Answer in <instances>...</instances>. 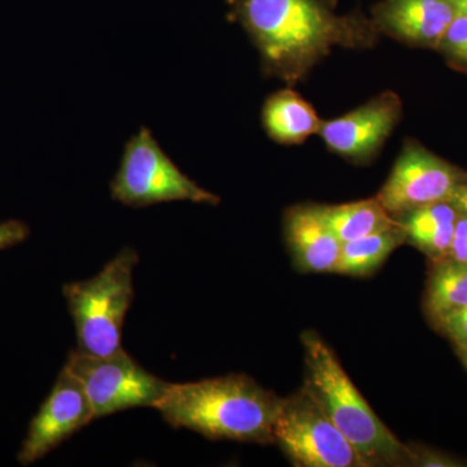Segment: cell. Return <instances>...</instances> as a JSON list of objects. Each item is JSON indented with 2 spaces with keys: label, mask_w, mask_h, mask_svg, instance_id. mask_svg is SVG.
I'll list each match as a JSON object with an SVG mask.
<instances>
[{
  "label": "cell",
  "mask_w": 467,
  "mask_h": 467,
  "mask_svg": "<svg viewBox=\"0 0 467 467\" xmlns=\"http://www.w3.org/2000/svg\"><path fill=\"white\" fill-rule=\"evenodd\" d=\"M467 306V264L436 261L427 281L423 308L432 324Z\"/></svg>",
  "instance_id": "e0dca14e"
},
{
  "label": "cell",
  "mask_w": 467,
  "mask_h": 467,
  "mask_svg": "<svg viewBox=\"0 0 467 467\" xmlns=\"http://www.w3.org/2000/svg\"><path fill=\"white\" fill-rule=\"evenodd\" d=\"M448 259L467 264V216L461 213L454 226L453 241Z\"/></svg>",
  "instance_id": "44dd1931"
},
{
  "label": "cell",
  "mask_w": 467,
  "mask_h": 467,
  "mask_svg": "<svg viewBox=\"0 0 467 467\" xmlns=\"http://www.w3.org/2000/svg\"><path fill=\"white\" fill-rule=\"evenodd\" d=\"M435 50L441 52L448 66L467 73V15L457 12Z\"/></svg>",
  "instance_id": "ac0fdd59"
},
{
  "label": "cell",
  "mask_w": 467,
  "mask_h": 467,
  "mask_svg": "<svg viewBox=\"0 0 467 467\" xmlns=\"http://www.w3.org/2000/svg\"><path fill=\"white\" fill-rule=\"evenodd\" d=\"M29 236V227L21 221L11 220L0 223V250L14 247Z\"/></svg>",
  "instance_id": "ffe728a7"
},
{
  "label": "cell",
  "mask_w": 467,
  "mask_h": 467,
  "mask_svg": "<svg viewBox=\"0 0 467 467\" xmlns=\"http://www.w3.org/2000/svg\"><path fill=\"white\" fill-rule=\"evenodd\" d=\"M110 193L116 202L134 208L171 202L208 205L221 202L182 173L147 128L126 143L121 164L110 182Z\"/></svg>",
  "instance_id": "5b68a950"
},
{
  "label": "cell",
  "mask_w": 467,
  "mask_h": 467,
  "mask_svg": "<svg viewBox=\"0 0 467 467\" xmlns=\"http://www.w3.org/2000/svg\"><path fill=\"white\" fill-rule=\"evenodd\" d=\"M401 115L400 98L387 91L339 119L322 122L318 133L331 152L350 161L365 162L382 149Z\"/></svg>",
  "instance_id": "30bf717a"
},
{
  "label": "cell",
  "mask_w": 467,
  "mask_h": 467,
  "mask_svg": "<svg viewBox=\"0 0 467 467\" xmlns=\"http://www.w3.org/2000/svg\"><path fill=\"white\" fill-rule=\"evenodd\" d=\"M284 399L245 374L171 383L156 410L174 429L211 441L272 444Z\"/></svg>",
  "instance_id": "7a4b0ae2"
},
{
  "label": "cell",
  "mask_w": 467,
  "mask_h": 467,
  "mask_svg": "<svg viewBox=\"0 0 467 467\" xmlns=\"http://www.w3.org/2000/svg\"><path fill=\"white\" fill-rule=\"evenodd\" d=\"M263 124L275 142L299 144L310 135L317 134L322 121L308 101L291 88H285L267 98L263 109Z\"/></svg>",
  "instance_id": "5bb4252c"
},
{
  "label": "cell",
  "mask_w": 467,
  "mask_h": 467,
  "mask_svg": "<svg viewBox=\"0 0 467 467\" xmlns=\"http://www.w3.org/2000/svg\"><path fill=\"white\" fill-rule=\"evenodd\" d=\"M459 14L467 15V0H451Z\"/></svg>",
  "instance_id": "cb8c5ba5"
},
{
  "label": "cell",
  "mask_w": 467,
  "mask_h": 467,
  "mask_svg": "<svg viewBox=\"0 0 467 467\" xmlns=\"http://www.w3.org/2000/svg\"><path fill=\"white\" fill-rule=\"evenodd\" d=\"M275 442L295 466L368 467L306 384L284 399Z\"/></svg>",
  "instance_id": "8992f818"
},
{
  "label": "cell",
  "mask_w": 467,
  "mask_h": 467,
  "mask_svg": "<svg viewBox=\"0 0 467 467\" xmlns=\"http://www.w3.org/2000/svg\"><path fill=\"white\" fill-rule=\"evenodd\" d=\"M454 347H456V352L457 355H459L461 361H462V364L465 365V368H467V342L456 343L454 344Z\"/></svg>",
  "instance_id": "603a6c76"
},
{
  "label": "cell",
  "mask_w": 467,
  "mask_h": 467,
  "mask_svg": "<svg viewBox=\"0 0 467 467\" xmlns=\"http://www.w3.org/2000/svg\"><path fill=\"white\" fill-rule=\"evenodd\" d=\"M285 236L300 273H333L342 243L326 223L321 205H295L285 214Z\"/></svg>",
  "instance_id": "7c38bea8"
},
{
  "label": "cell",
  "mask_w": 467,
  "mask_h": 467,
  "mask_svg": "<svg viewBox=\"0 0 467 467\" xmlns=\"http://www.w3.org/2000/svg\"><path fill=\"white\" fill-rule=\"evenodd\" d=\"M450 202L457 208L461 214L467 216V180L457 187Z\"/></svg>",
  "instance_id": "7402d4cb"
},
{
  "label": "cell",
  "mask_w": 467,
  "mask_h": 467,
  "mask_svg": "<svg viewBox=\"0 0 467 467\" xmlns=\"http://www.w3.org/2000/svg\"><path fill=\"white\" fill-rule=\"evenodd\" d=\"M138 261L137 252L126 247L97 275L64 285V297L76 326V350L104 358L122 348V328L134 300Z\"/></svg>",
  "instance_id": "277c9868"
},
{
  "label": "cell",
  "mask_w": 467,
  "mask_h": 467,
  "mask_svg": "<svg viewBox=\"0 0 467 467\" xmlns=\"http://www.w3.org/2000/svg\"><path fill=\"white\" fill-rule=\"evenodd\" d=\"M97 420L79 380L66 368L30 422L17 461L27 466L42 460L78 430Z\"/></svg>",
  "instance_id": "9c48e42d"
},
{
  "label": "cell",
  "mask_w": 467,
  "mask_h": 467,
  "mask_svg": "<svg viewBox=\"0 0 467 467\" xmlns=\"http://www.w3.org/2000/svg\"><path fill=\"white\" fill-rule=\"evenodd\" d=\"M306 384L334 425L368 467L416 466L414 448L399 441L344 370L333 349L316 331L301 335Z\"/></svg>",
  "instance_id": "3957f363"
},
{
  "label": "cell",
  "mask_w": 467,
  "mask_h": 467,
  "mask_svg": "<svg viewBox=\"0 0 467 467\" xmlns=\"http://www.w3.org/2000/svg\"><path fill=\"white\" fill-rule=\"evenodd\" d=\"M407 242V234L401 223L356 239L343 243L339 260L334 267V275L349 276H368L382 266L393 251Z\"/></svg>",
  "instance_id": "9a60e30c"
},
{
  "label": "cell",
  "mask_w": 467,
  "mask_h": 467,
  "mask_svg": "<svg viewBox=\"0 0 467 467\" xmlns=\"http://www.w3.org/2000/svg\"><path fill=\"white\" fill-rule=\"evenodd\" d=\"M266 75L294 85L334 47L367 48L379 32L361 14L337 15L326 0H230Z\"/></svg>",
  "instance_id": "6da1fadb"
},
{
  "label": "cell",
  "mask_w": 467,
  "mask_h": 467,
  "mask_svg": "<svg viewBox=\"0 0 467 467\" xmlns=\"http://www.w3.org/2000/svg\"><path fill=\"white\" fill-rule=\"evenodd\" d=\"M466 180V171L435 155L418 140H407L377 198L398 220L418 208L450 202Z\"/></svg>",
  "instance_id": "ba28073f"
},
{
  "label": "cell",
  "mask_w": 467,
  "mask_h": 467,
  "mask_svg": "<svg viewBox=\"0 0 467 467\" xmlns=\"http://www.w3.org/2000/svg\"><path fill=\"white\" fill-rule=\"evenodd\" d=\"M459 216L451 202H441L409 212L398 220L407 234V242L436 263L450 256Z\"/></svg>",
  "instance_id": "4fadbf2b"
},
{
  "label": "cell",
  "mask_w": 467,
  "mask_h": 467,
  "mask_svg": "<svg viewBox=\"0 0 467 467\" xmlns=\"http://www.w3.org/2000/svg\"><path fill=\"white\" fill-rule=\"evenodd\" d=\"M456 15L451 0H382L371 21L379 34L411 47L435 50Z\"/></svg>",
  "instance_id": "8fae6325"
},
{
  "label": "cell",
  "mask_w": 467,
  "mask_h": 467,
  "mask_svg": "<svg viewBox=\"0 0 467 467\" xmlns=\"http://www.w3.org/2000/svg\"><path fill=\"white\" fill-rule=\"evenodd\" d=\"M435 327L454 344L467 342V306L444 316L436 322Z\"/></svg>",
  "instance_id": "d6986e66"
},
{
  "label": "cell",
  "mask_w": 467,
  "mask_h": 467,
  "mask_svg": "<svg viewBox=\"0 0 467 467\" xmlns=\"http://www.w3.org/2000/svg\"><path fill=\"white\" fill-rule=\"evenodd\" d=\"M321 207L326 223L342 244L382 232L400 223L384 209L378 198Z\"/></svg>",
  "instance_id": "2e32d148"
},
{
  "label": "cell",
  "mask_w": 467,
  "mask_h": 467,
  "mask_svg": "<svg viewBox=\"0 0 467 467\" xmlns=\"http://www.w3.org/2000/svg\"><path fill=\"white\" fill-rule=\"evenodd\" d=\"M64 368L84 387L97 420L128 409H156L171 384L153 376L124 348L104 358L73 350Z\"/></svg>",
  "instance_id": "52a82bcc"
}]
</instances>
